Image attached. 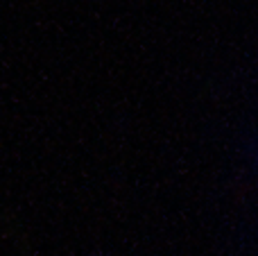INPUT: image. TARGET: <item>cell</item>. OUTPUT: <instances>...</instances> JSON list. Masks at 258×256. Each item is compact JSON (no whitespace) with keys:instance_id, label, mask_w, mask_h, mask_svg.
<instances>
[{"instance_id":"obj_1","label":"cell","mask_w":258,"mask_h":256,"mask_svg":"<svg viewBox=\"0 0 258 256\" xmlns=\"http://www.w3.org/2000/svg\"><path fill=\"white\" fill-rule=\"evenodd\" d=\"M247 157H249L251 166H254V170L258 172V134L251 136L249 145H247Z\"/></svg>"}]
</instances>
